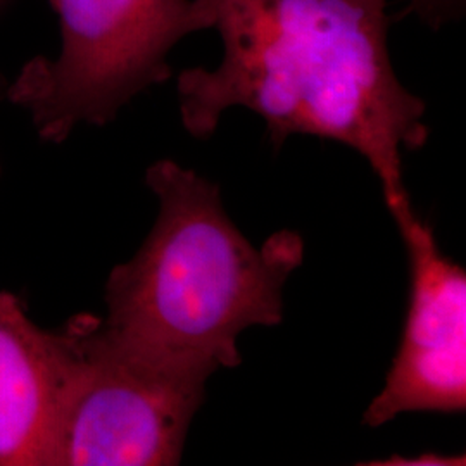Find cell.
Wrapping results in <instances>:
<instances>
[{
  "instance_id": "1",
  "label": "cell",
  "mask_w": 466,
  "mask_h": 466,
  "mask_svg": "<svg viewBox=\"0 0 466 466\" xmlns=\"http://www.w3.org/2000/svg\"><path fill=\"white\" fill-rule=\"evenodd\" d=\"M204 2L221 59L178 75L185 130L208 138L244 107L263 117L275 147L292 135L339 142L367 159L394 219L413 215L402 156L427 144L429 127L392 65L389 0Z\"/></svg>"
},
{
  "instance_id": "2",
  "label": "cell",
  "mask_w": 466,
  "mask_h": 466,
  "mask_svg": "<svg viewBox=\"0 0 466 466\" xmlns=\"http://www.w3.org/2000/svg\"><path fill=\"white\" fill-rule=\"evenodd\" d=\"M146 184L159 215L134 258L106 285V325L152 358L211 375L242 363L238 335L283 319V287L304 240L280 230L256 248L227 215L217 184L161 159Z\"/></svg>"
},
{
  "instance_id": "3",
  "label": "cell",
  "mask_w": 466,
  "mask_h": 466,
  "mask_svg": "<svg viewBox=\"0 0 466 466\" xmlns=\"http://www.w3.org/2000/svg\"><path fill=\"white\" fill-rule=\"evenodd\" d=\"M56 387L46 466L178 465L211 377L123 342L82 313L50 332Z\"/></svg>"
},
{
  "instance_id": "4",
  "label": "cell",
  "mask_w": 466,
  "mask_h": 466,
  "mask_svg": "<svg viewBox=\"0 0 466 466\" xmlns=\"http://www.w3.org/2000/svg\"><path fill=\"white\" fill-rule=\"evenodd\" d=\"M61 47L36 57L7 84L38 137L61 144L80 125L104 127L132 100L171 76L169 54L213 30L204 0H50Z\"/></svg>"
},
{
  "instance_id": "5",
  "label": "cell",
  "mask_w": 466,
  "mask_h": 466,
  "mask_svg": "<svg viewBox=\"0 0 466 466\" xmlns=\"http://www.w3.org/2000/svg\"><path fill=\"white\" fill-rule=\"evenodd\" d=\"M411 267L400 350L382 392L368 406V427L415 411L466 408V273L439 249L433 228L413 213L396 221Z\"/></svg>"
},
{
  "instance_id": "6",
  "label": "cell",
  "mask_w": 466,
  "mask_h": 466,
  "mask_svg": "<svg viewBox=\"0 0 466 466\" xmlns=\"http://www.w3.org/2000/svg\"><path fill=\"white\" fill-rule=\"evenodd\" d=\"M54 387L50 330L0 292V466H46Z\"/></svg>"
},
{
  "instance_id": "7",
  "label": "cell",
  "mask_w": 466,
  "mask_h": 466,
  "mask_svg": "<svg viewBox=\"0 0 466 466\" xmlns=\"http://www.w3.org/2000/svg\"><path fill=\"white\" fill-rule=\"evenodd\" d=\"M465 0H410L418 16L429 25L439 26L451 17L458 16Z\"/></svg>"
},
{
  "instance_id": "8",
  "label": "cell",
  "mask_w": 466,
  "mask_h": 466,
  "mask_svg": "<svg viewBox=\"0 0 466 466\" xmlns=\"http://www.w3.org/2000/svg\"><path fill=\"white\" fill-rule=\"evenodd\" d=\"M370 465H387V466H437V465H465V456H442V454H420L415 458H400L392 456L387 458L385 461H371Z\"/></svg>"
},
{
  "instance_id": "9",
  "label": "cell",
  "mask_w": 466,
  "mask_h": 466,
  "mask_svg": "<svg viewBox=\"0 0 466 466\" xmlns=\"http://www.w3.org/2000/svg\"><path fill=\"white\" fill-rule=\"evenodd\" d=\"M5 90H7V82L0 76V100L5 99Z\"/></svg>"
}]
</instances>
